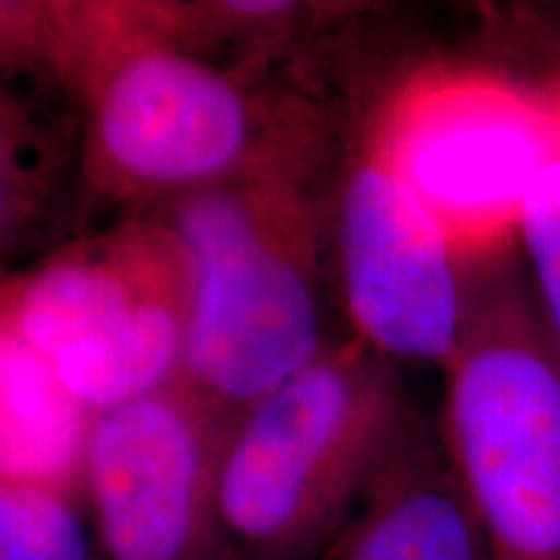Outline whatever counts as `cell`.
Masks as SVG:
<instances>
[{
    "label": "cell",
    "instance_id": "obj_1",
    "mask_svg": "<svg viewBox=\"0 0 560 560\" xmlns=\"http://www.w3.org/2000/svg\"><path fill=\"white\" fill-rule=\"evenodd\" d=\"M66 89L83 112V198L128 215L215 187H317L335 156L325 96L174 45L151 3H70Z\"/></svg>",
    "mask_w": 560,
    "mask_h": 560
},
{
    "label": "cell",
    "instance_id": "obj_2",
    "mask_svg": "<svg viewBox=\"0 0 560 560\" xmlns=\"http://www.w3.org/2000/svg\"><path fill=\"white\" fill-rule=\"evenodd\" d=\"M190 257L182 376L231 416L278 389L330 342L322 322L325 210L317 187L255 182L151 210Z\"/></svg>",
    "mask_w": 560,
    "mask_h": 560
},
{
    "label": "cell",
    "instance_id": "obj_3",
    "mask_svg": "<svg viewBox=\"0 0 560 560\" xmlns=\"http://www.w3.org/2000/svg\"><path fill=\"white\" fill-rule=\"evenodd\" d=\"M410 412L395 363L361 340L330 342L244 408L221 459L231 560H310L332 545Z\"/></svg>",
    "mask_w": 560,
    "mask_h": 560
},
{
    "label": "cell",
    "instance_id": "obj_4",
    "mask_svg": "<svg viewBox=\"0 0 560 560\" xmlns=\"http://www.w3.org/2000/svg\"><path fill=\"white\" fill-rule=\"evenodd\" d=\"M439 433L490 560H560V353L516 280L472 289Z\"/></svg>",
    "mask_w": 560,
    "mask_h": 560
},
{
    "label": "cell",
    "instance_id": "obj_5",
    "mask_svg": "<svg viewBox=\"0 0 560 560\" xmlns=\"http://www.w3.org/2000/svg\"><path fill=\"white\" fill-rule=\"evenodd\" d=\"M5 289L21 332L91 416L182 374L192 268L153 213L62 244Z\"/></svg>",
    "mask_w": 560,
    "mask_h": 560
},
{
    "label": "cell",
    "instance_id": "obj_6",
    "mask_svg": "<svg viewBox=\"0 0 560 560\" xmlns=\"http://www.w3.org/2000/svg\"><path fill=\"white\" fill-rule=\"evenodd\" d=\"M363 143L470 262L516 240L532 187L560 159V122L552 100L506 75L431 66L384 96Z\"/></svg>",
    "mask_w": 560,
    "mask_h": 560
},
{
    "label": "cell",
    "instance_id": "obj_7",
    "mask_svg": "<svg viewBox=\"0 0 560 560\" xmlns=\"http://www.w3.org/2000/svg\"><path fill=\"white\" fill-rule=\"evenodd\" d=\"M231 420L182 374L94 412L81 493L102 560H231L219 506Z\"/></svg>",
    "mask_w": 560,
    "mask_h": 560
},
{
    "label": "cell",
    "instance_id": "obj_8",
    "mask_svg": "<svg viewBox=\"0 0 560 560\" xmlns=\"http://www.w3.org/2000/svg\"><path fill=\"white\" fill-rule=\"evenodd\" d=\"M332 219L355 340L392 363L444 371L472 306L465 262L423 202L363 140L340 179Z\"/></svg>",
    "mask_w": 560,
    "mask_h": 560
},
{
    "label": "cell",
    "instance_id": "obj_9",
    "mask_svg": "<svg viewBox=\"0 0 560 560\" xmlns=\"http://www.w3.org/2000/svg\"><path fill=\"white\" fill-rule=\"evenodd\" d=\"M327 560H490L439 425L410 412Z\"/></svg>",
    "mask_w": 560,
    "mask_h": 560
},
{
    "label": "cell",
    "instance_id": "obj_10",
    "mask_svg": "<svg viewBox=\"0 0 560 560\" xmlns=\"http://www.w3.org/2000/svg\"><path fill=\"white\" fill-rule=\"evenodd\" d=\"M91 418L21 332L0 280V478L75 495Z\"/></svg>",
    "mask_w": 560,
    "mask_h": 560
},
{
    "label": "cell",
    "instance_id": "obj_11",
    "mask_svg": "<svg viewBox=\"0 0 560 560\" xmlns=\"http://www.w3.org/2000/svg\"><path fill=\"white\" fill-rule=\"evenodd\" d=\"M0 560H102L73 495L0 478Z\"/></svg>",
    "mask_w": 560,
    "mask_h": 560
},
{
    "label": "cell",
    "instance_id": "obj_12",
    "mask_svg": "<svg viewBox=\"0 0 560 560\" xmlns=\"http://www.w3.org/2000/svg\"><path fill=\"white\" fill-rule=\"evenodd\" d=\"M52 185L55 174L30 112L0 91V247L47 213Z\"/></svg>",
    "mask_w": 560,
    "mask_h": 560
},
{
    "label": "cell",
    "instance_id": "obj_13",
    "mask_svg": "<svg viewBox=\"0 0 560 560\" xmlns=\"http://www.w3.org/2000/svg\"><path fill=\"white\" fill-rule=\"evenodd\" d=\"M516 240L527 252L535 278L537 312L560 353V159L532 187Z\"/></svg>",
    "mask_w": 560,
    "mask_h": 560
},
{
    "label": "cell",
    "instance_id": "obj_14",
    "mask_svg": "<svg viewBox=\"0 0 560 560\" xmlns=\"http://www.w3.org/2000/svg\"><path fill=\"white\" fill-rule=\"evenodd\" d=\"M68 3H0V68L45 70L66 89Z\"/></svg>",
    "mask_w": 560,
    "mask_h": 560
},
{
    "label": "cell",
    "instance_id": "obj_15",
    "mask_svg": "<svg viewBox=\"0 0 560 560\" xmlns=\"http://www.w3.org/2000/svg\"><path fill=\"white\" fill-rule=\"evenodd\" d=\"M550 100H552V107H556V115H558V122H560V89H558L556 96H550Z\"/></svg>",
    "mask_w": 560,
    "mask_h": 560
}]
</instances>
